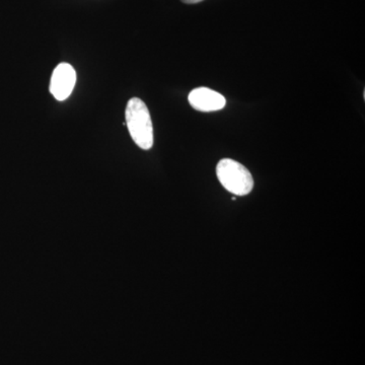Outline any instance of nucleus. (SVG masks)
<instances>
[{
	"label": "nucleus",
	"instance_id": "obj_5",
	"mask_svg": "<svg viewBox=\"0 0 365 365\" xmlns=\"http://www.w3.org/2000/svg\"><path fill=\"white\" fill-rule=\"evenodd\" d=\"M182 2L187 4H198V2L203 1V0H181Z\"/></svg>",
	"mask_w": 365,
	"mask_h": 365
},
{
	"label": "nucleus",
	"instance_id": "obj_3",
	"mask_svg": "<svg viewBox=\"0 0 365 365\" xmlns=\"http://www.w3.org/2000/svg\"><path fill=\"white\" fill-rule=\"evenodd\" d=\"M76 83V72L68 63H60L53 71L50 93L58 101L66 100Z\"/></svg>",
	"mask_w": 365,
	"mask_h": 365
},
{
	"label": "nucleus",
	"instance_id": "obj_2",
	"mask_svg": "<svg viewBox=\"0 0 365 365\" xmlns=\"http://www.w3.org/2000/svg\"><path fill=\"white\" fill-rule=\"evenodd\" d=\"M216 175L220 184L234 195H248L254 188V180L250 170L230 158L218 163Z\"/></svg>",
	"mask_w": 365,
	"mask_h": 365
},
{
	"label": "nucleus",
	"instance_id": "obj_1",
	"mask_svg": "<svg viewBox=\"0 0 365 365\" xmlns=\"http://www.w3.org/2000/svg\"><path fill=\"white\" fill-rule=\"evenodd\" d=\"M126 126L134 143L144 150L153 145V127L148 107L143 100L132 98L127 104Z\"/></svg>",
	"mask_w": 365,
	"mask_h": 365
},
{
	"label": "nucleus",
	"instance_id": "obj_4",
	"mask_svg": "<svg viewBox=\"0 0 365 365\" xmlns=\"http://www.w3.org/2000/svg\"><path fill=\"white\" fill-rule=\"evenodd\" d=\"M190 105L200 112H215L222 110L227 104L222 93L208 88H197L189 93Z\"/></svg>",
	"mask_w": 365,
	"mask_h": 365
}]
</instances>
